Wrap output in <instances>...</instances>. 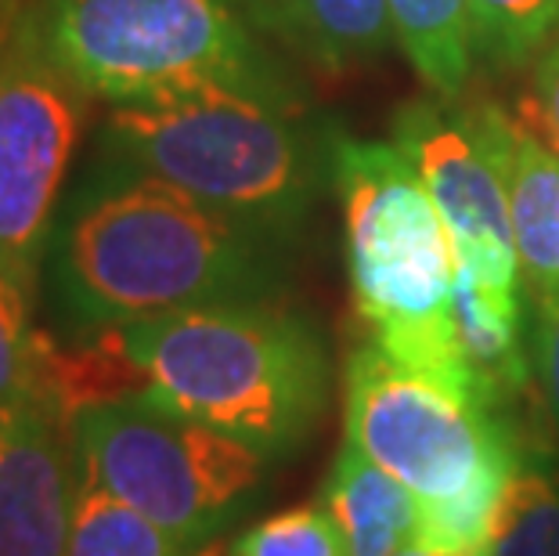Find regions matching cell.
Here are the masks:
<instances>
[{"mask_svg":"<svg viewBox=\"0 0 559 556\" xmlns=\"http://www.w3.org/2000/svg\"><path fill=\"white\" fill-rule=\"evenodd\" d=\"M91 94L51 55L33 26L0 58V268L26 289L51 250L66 174L87 130Z\"/></svg>","mask_w":559,"mask_h":556,"instance_id":"ba28073f","label":"cell"},{"mask_svg":"<svg viewBox=\"0 0 559 556\" xmlns=\"http://www.w3.org/2000/svg\"><path fill=\"white\" fill-rule=\"evenodd\" d=\"M487 556H559V473L523 456Z\"/></svg>","mask_w":559,"mask_h":556,"instance_id":"e0dca14e","label":"cell"},{"mask_svg":"<svg viewBox=\"0 0 559 556\" xmlns=\"http://www.w3.org/2000/svg\"><path fill=\"white\" fill-rule=\"evenodd\" d=\"M246 8L264 37L325 76L376 62L397 40L390 0H246Z\"/></svg>","mask_w":559,"mask_h":556,"instance_id":"8fae6325","label":"cell"},{"mask_svg":"<svg viewBox=\"0 0 559 556\" xmlns=\"http://www.w3.org/2000/svg\"><path fill=\"white\" fill-rule=\"evenodd\" d=\"M332 130L304 102L206 87L112 105L102 152L282 239L332 185Z\"/></svg>","mask_w":559,"mask_h":556,"instance_id":"3957f363","label":"cell"},{"mask_svg":"<svg viewBox=\"0 0 559 556\" xmlns=\"http://www.w3.org/2000/svg\"><path fill=\"white\" fill-rule=\"evenodd\" d=\"M202 556H210V553H202Z\"/></svg>","mask_w":559,"mask_h":556,"instance_id":"cb8c5ba5","label":"cell"},{"mask_svg":"<svg viewBox=\"0 0 559 556\" xmlns=\"http://www.w3.org/2000/svg\"><path fill=\"white\" fill-rule=\"evenodd\" d=\"M390 15L401 51L423 84L444 98L466 94L477 69L469 0H390Z\"/></svg>","mask_w":559,"mask_h":556,"instance_id":"9a60e30c","label":"cell"},{"mask_svg":"<svg viewBox=\"0 0 559 556\" xmlns=\"http://www.w3.org/2000/svg\"><path fill=\"white\" fill-rule=\"evenodd\" d=\"M80 477L202 546L246 510L267 456L181 416L148 394H127L73 416Z\"/></svg>","mask_w":559,"mask_h":556,"instance_id":"8992f818","label":"cell"},{"mask_svg":"<svg viewBox=\"0 0 559 556\" xmlns=\"http://www.w3.org/2000/svg\"><path fill=\"white\" fill-rule=\"evenodd\" d=\"M33 289L0 268V405L29 394L37 380V329L29 326Z\"/></svg>","mask_w":559,"mask_h":556,"instance_id":"ffe728a7","label":"cell"},{"mask_svg":"<svg viewBox=\"0 0 559 556\" xmlns=\"http://www.w3.org/2000/svg\"><path fill=\"white\" fill-rule=\"evenodd\" d=\"M278 239L166 177L102 159L51 235V282L83 333L206 304L264 300Z\"/></svg>","mask_w":559,"mask_h":556,"instance_id":"6da1fadb","label":"cell"},{"mask_svg":"<svg viewBox=\"0 0 559 556\" xmlns=\"http://www.w3.org/2000/svg\"><path fill=\"white\" fill-rule=\"evenodd\" d=\"M531 365H534V387H538L542 405L549 412L552 430L559 437V293L534 297Z\"/></svg>","mask_w":559,"mask_h":556,"instance_id":"44dd1931","label":"cell"},{"mask_svg":"<svg viewBox=\"0 0 559 556\" xmlns=\"http://www.w3.org/2000/svg\"><path fill=\"white\" fill-rule=\"evenodd\" d=\"M502 120L506 109L487 98L430 94L397 109L394 145L419 170L459 264L495 286H520L502 174Z\"/></svg>","mask_w":559,"mask_h":556,"instance_id":"9c48e42d","label":"cell"},{"mask_svg":"<svg viewBox=\"0 0 559 556\" xmlns=\"http://www.w3.org/2000/svg\"><path fill=\"white\" fill-rule=\"evenodd\" d=\"M29 26L91 98L112 105L206 87L304 102L246 0H40Z\"/></svg>","mask_w":559,"mask_h":556,"instance_id":"5b68a950","label":"cell"},{"mask_svg":"<svg viewBox=\"0 0 559 556\" xmlns=\"http://www.w3.org/2000/svg\"><path fill=\"white\" fill-rule=\"evenodd\" d=\"M76 495L73 419L40 390L0 405V556H66Z\"/></svg>","mask_w":559,"mask_h":556,"instance_id":"30bf717a","label":"cell"},{"mask_svg":"<svg viewBox=\"0 0 559 556\" xmlns=\"http://www.w3.org/2000/svg\"><path fill=\"white\" fill-rule=\"evenodd\" d=\"M394 556H433V553H423V549H415V546H412V549H401V553H394Z\"/></svg>","mask_w":559,"mask_h":556,"instance_id":"603a6c76","label":"cell"},{"mask_svg":"<svg viewBox=\"0 0 559 556\" xmlns=\"http://www.w3.org/2000/svg\"><path fill=\"white\" fill-rule=\"evenodd\" d=\"M473 58L506 73L527 66L559 33V0H469Z\"/></svg>","mask_w":559,"mask_h":556,"instance_id":"ac0fdd59","label":"cell"},{"mask_svg":"<svg viewBox=\"0 0 559 556\" xmlns=\"http://www.w3.org/2000/svg\"><path fill=\"white\" fill-rule=\"evenodd\" d=\"M502 174L520 275L534 297L559 293V152L506 113Z\"/></svg>","mask_w":559,"mask_h":556,"instance_id":"7c38bea8","label":"cell"},{"mask_svg":"<svg viewBox=\"0 0 559 556\" xmlns=\"http://www.w3.org/2000/svg\"><path fill=\"white\" fill-rule=\"evenodd\" d=\"M451 311H455L459 340L469 365L509 409V401L523 394L534 380L531 326L523 322L520 286H495L459 264Z\"/></svg>","mask_w":559,"mask_h":556,"instance_id":"4fadbf2b","label":"cell"},{"mask_svg":"<svg viewBox=\"0 0 559 556\" xmlns=\"http://www.w3.org/2000/svg\"><path fill=\"white\" fill-rule=\"evenodd\" d=\"M228 556H350L347 539L325 506H293L246 528Z\"/></svg>","mask_w":559,"mask_h":556,"instance_id":"d6986e66","label":"cell"},{"mask_svg":"<svg viewBox=\"0 0 559 556\" xmlns=\"http://www.w3.org/2000/svg\"><path fill=\"white\" fill-rule=\"evenodd\" d=\"M321 506L336 517L350 556H394L419 535V499L350 441L321 488Z\"/></svg>","mask_w":559,"mask_h":556,"instance_id":"5bb4252c","label":"cell"},{"mask_svg":"<svg viewBox=\"0 0 559 556\" xmlns=\"http://www.w3.org/2000/svg\"><path fill=\"white\" fill-rule=\"evenodd\" d=\"M332 188L343 210L354 307L372 340L404 369L509 412L462 351L451 311L455 242L412 159L394 141L332 130Z\"/></svg>","mask_w":559,"mask_h":556,"instance_id":"7a4b0ae2","label":"cell"},{"mask_svg":"<svg viewBox=\"0 0 559 556\" xmlns=\"http://www.w3.org/2000/svg\"><path fill=\"white\" fill-rule=\"evenodd\" d=\"M192 542L116 499L102 484L80 477L66 556H192Z\"/></svg>","mask_w":559,"mask_h":556,"instance_id":"2e32d148","label":"cell"},{"mask_svg":"<svg viewBox=\"0 0 559 556\" xmlns=\"http://www.w3.org/2000/svg\"><path fill=\"white\" fill-rule=\"evenodd\" d=\"M343 409L347 441L415 499H451L491 473L520 470L527 456L509 412L404 369L376 340L350 351Z\"/></svg>","mask_w":559,"mask_h":556,"instance_id":"52a82bcc","label":"cell"},{"mask_svg":"<svg viewBox=\"0 0 559 556\" xmlns=\"http://www.w3.org/2000/svg\"><path fill=\"white\" fill-rule=\"evenodd\" d=\"M116 333L145 372L148 398L267 459L296 452L325 412V340L264 300L188 307Z\"/></svg>","mask_w":559,"mask_h":556,"instance_id":"277c9868","label":"cell"},{"mask_svg":"<svg viewBox=\"0 0 559 556\" xmlns=\"http://www.w3.org/2000/svg\"><path fill=\"white\" fill-rule=\"evenodd\" d=\"M534 116L559 152V33L542 47L534 62Z\"/></svg>","mask_w":559,"mask_h":556,"instance_id":"7402d4cb","label":"cell"}]
</instances>
